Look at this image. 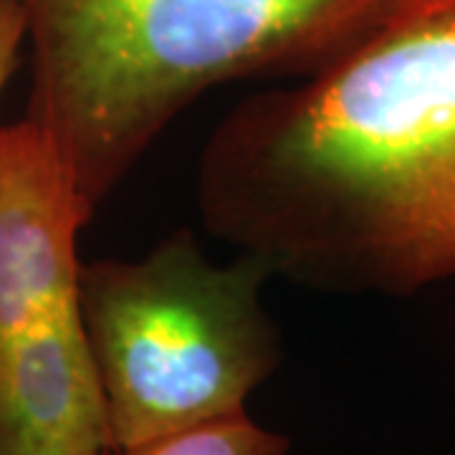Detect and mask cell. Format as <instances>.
<instances>
[{"instance_id":"cell-1","label":"cell","mask_w":455,"mask_h":455,"mask_svg":"<svg viewBox=\"0 0 455 455\" xmlns=\"http://www.w3.org/2000/svg\"><path fill=\"white\" fill-rule=\"evenodd\" d=\"M208 233L337 293L455 276V0H418L337 64L245 97L196 175Z\"/></svg>"},{"instance_id":"cell-2","label":"cell","mask_w":455,"mask_h":455,"mask_svg":"<svg viewBox=\"0 0 455 455\" xmlns=\"http://www.w3.org/2000/svg\"><path fill=\"white\" fill-rule=\"evenodd\" d=\"M26 116L51 137L89 220L167 124L238 79H307L418 0H18Z\"/></svg>"},{"instance_id":"cell-3","label":"cell","mask_w":455,"mask_h":455,"mask_svg":"<svg viewBox=\"0 0 455 455\" xmlns=\"http://www.w3.org/2000/svg\"><path fill=\"white\" fill-rule=\"evenodd\" d=\"M271 276L251 253L212 263L188 230L140 259L82 263L79 322L112 451L245 412L281 362L260 299Z\"/></svg>"},{"instance_id":"cell-4","label":"cell","mask_w":455,"mask_h":455,"mask_svg":"<svg viewBox=\"0 0 455 455\" xmlns=\"http://www.w3.org/2000/svg\"><path fill=\"white\" fill-rule=\"evenodd\" d=\"M89 223L51 137L0 127V341L79 307V230Z\"/></svg>"},{"instance_id":"cell-5","label":"cell","mask_w":455,"mask_h":455,"mask_svg":"<svg viewBox=\"0 0 455 455\" xmlns=\"http://www.w3.org/2000/svg\"><path fill=\"white\" fill-rule=\"evenodd\" d=\"M107 451V410L79 307L0 341V455Z\"/></svg>"},{"instance_id":"cell-6","label":"cell","mask_w":455,"mask_h":455,"mask_svg":"<svg viewBox=\"0 0 455 455\" xmlns=\"http://www.w3.org/2000/svg\"><path fill=\"white\" fill-rule=\"evenodd\" d=\"M289 440L260 427L248 415H230L220 420L196 425L164 438L149 440L124 451L104 455H286Z\"/></svg>"},{"instance_id":"cell-7","label":"cell","mask_w":455,"mask_h":455,"mask_svg":"<svg viewBox=\"0 0 455 455\" xmlns=\"http://www.w3.org/2000/svg\"><path fill=\"white\" fill-rule=\"evenodd\" d=\"M26 44V20L18 0H0V92L13 76Z\"/></svg>"}]
</instances>
